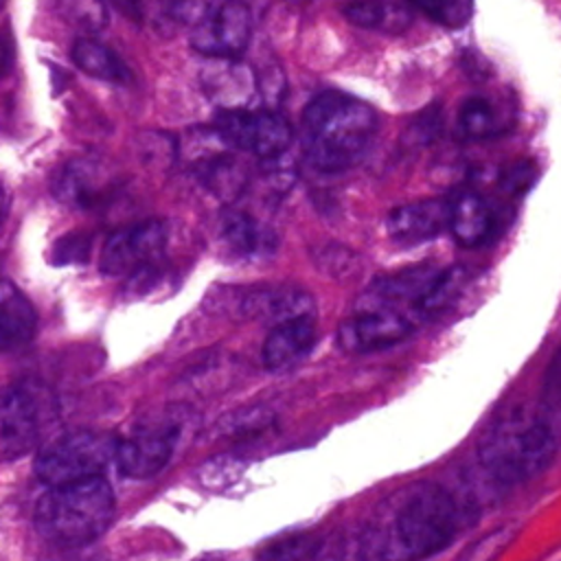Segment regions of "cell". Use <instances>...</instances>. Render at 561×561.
Here are the masks:
<instances>
[{
	"instance_id": "30bf717a",
	"label": "cell",
	"mask_w": 561,
	"mask_h": 561,
	"mask_svg": "<svg viewBox=\"0 0 561 561\" xmlns=\"http://www.w3.org/2000/svg\"><path fill=\"white\" fill-rule=\"evenodd\" d=\"M178 423L156 421L131 430L118 440L116 465L131 480H147L160 473L171 460L178 445Z\"/></svg>"
},
{
	"instance_id": "484cf974",
	"label": "cell",
	"mask_w": 561,
	"mask_h": 561,
	"mask_svg": "<svg viewBox=\"0 0 561 561\" xmlns=\"http://www.w3.org/2000/svg\"><path fill=\"white\" fill-rule=\"evenodd\" d=\"M467 283V272L462 267H449V270H443L440 276L436 278L434 287L430 289V294L419 302L416 311L423 316V318H434L438 316L443 309H447L456 296L460 294V289L465 287Z\"/></svg>"
},
{
	"instance_id": "7c38bea8",
	"label": "cell",
	"mask_w": 561,
	"mask_h": 561,
	"mask_svg": "<svg viewBox=\"0 0 561 561\" xmlns=\"http://www.w3.org/2000/svg\"><path fill=\"white\" fill-rule=\"evenodd\" d=\"M252 37V18L245 2H219L213 13L191 28V46L204 57H239Z\"/></svg>"
},
{
	"instance_id": "5bb4252c",
	"label": "cell",
	"mask_w": 561,
	"mask_h": 561,
	"mask_svg": "<svg viewBox=\"0 0 561 561\" xmlns=\"http://www.w3.org/2000/svg\"><path fill=\"white\" fill-rule=\"evenodd\" d=\"M449 230V199H419L397 206L386 217V232L394 243L416 245Z\"/></svg>"
},
{
	"instance_id": "b9f144b4",
	"label": "cell",
	"mask_w": 561,
	"mask_h": 561,
	"mask_svg": "<svg viewBox=\"0 0 561 561\" xmlns=\"http://www.w3.org/2000/svg\"><path fill=\"white\" fill-rule=\"evenodd\" d=\"M11 59H13V44H11V35H4V48H2V72H9L11 68Z\"/></svg>"
},
{
	"instance_id": "603a6c76",
	"label": "cell",
	"mask_w": 561,
	"mask_h": 561,
	"mask_svg": "<svg viewBox=\"0 0 561 561\" xmlns=\"http://www.w3.org/2000/svg\"><path fill=\"white\" fill-rule=\"evenodd\" d=\"M70 57L75 66L85 72L88 77L101 79V81H114L123 83L129 79L127 66L116 57V53L92 37H79L72 44Z\"/></svg>"
},
{
	"instance_id": "e575fe53",
	"label": "cell",
	"mask_w": 561,
	"mask_h": 561,
	"mask_svg": "<svg viewBox=\"0 0 561 561\" xmlns=\"http://www.w3.org/2000/svg\"><path fill=\"white\" fill-rule=\"evenodd\" d=\"M438 131H440V107L432 105L423 114H419L414 121H410V125L403 134V140L414 142V145H425Z\"/></svg>"
},
{
	"instance_id": "8d00e7d4",
	"label": "cell",
	"mask_w": 561,
	"mask_h": 561,
	"mask_svg": "<svg viewBox=\"0 0 561 561\" xmlns=\"http://www.w3.org/2000/svg\"><path fill=\"white\" fill-rule=\"evenodd\" d=\"M543 399L548 408L561 412V344L557 346L554 355L550 357L546 379H543Z\"/></svg>"
},
{
	"instance_id": "4fadbf2b",
	"label": "cell",
	"mask_w": 561,
	"mask_h": 561,
	"mask_svg": "<svg viewBox=\"0 0 561 561\" xmlns=\"http://www.w3.org/2000/svg\"><path fill=\"white\" fill-rule=\"evenodd\" d=\"M199 83L221 112L245 110L259 90L256 75L237 57H206L199 66Z\"/></svg>"
},
{
	"instance_id": "ee69618b",
	"label": "cell",
	"mask_w": 561,
	"mask_h": 561,
	"mask_svg": "<svg viewBox=\"0 0 561 561\" xmlns=\"http://www.w3.org/2000/svg\"><path fill=\"white\" fill-rule=\"evenodd\" d=\"M289 4H302V2H307V0H287Z\"/></svg>"
},
{
	"instance_id": "f6af8a7d",
	"label": "cell",
	"mask_w": 561,
	"mask_h": 561,
	"mask_svg": "<svg viewBox=\"0 0 561 561\" xmlns=\"http://www.w3.org/2000/svg\"><path fill=\"white\" fill-rule=\"evenodd\" d=\"M239 2H245V4H248V2H250V0H239Z\"/></svg>"
},
{
	"instance_id": "74e56055",
	"label": "cell",
	"mask_w": 561,
	"mask_h": 561,
	"mask_svg": "<svg viewBox=\"0 0 561 561\" xmlns=\"http://www.w3.org/2000/svg\"><path fill=\"white\" fill-rule=\"evenodd\" d=\"M259 79V77H256ZM259 90L267 103H278L285 96V75L280 68H267L259 79Z\"/></svg>"
},
{
	"instance_id": "d590c367",
	"label": "cell",
	"mask_w": 561,
	"mask_h": 561,
	"mask_svg": "<svg viewBox=\"0 0 561 561\" xmlns=\"http://www.w3.org/2000/svg\"><path fill=\"white\" fill-rule=\"evenodd\" d=\"M70 13L85 28H101L107 24L105 0H70Z\"/></svg>"
},
{
	"instance_id": "d6986e66",
	"label": "cell",
	"mask_w": 561,
	"mask_h": 561,
	"mask_svg": "<svg viewBox=\"0 0 561 561\" xmlns=\"http://www.w3.org/2000/svg\"><path fill=\"white\" fill-rule=\"evenodd\" d=\"M449 232L465 245L476 248L493 232V210L476 191H460L449 199Z\"/></svg>"
},
{
	"instance_id": "9a60e30c",
	"label": "cell",
	"mask_w": 561,
	"mask_h": 561,
	"mask_svg": "<svg viewBox=\"0 0 561 561\" xmlns=\"http://www.w3.org/2000/svg\"><path fill=\"white\" fill-rule=\"evenodd\" d=\"M217 234L224 250L241 261L270 259L278 248L276 232L256 217L241 210L224 213L217 226Z\"/></svg>"
},
{
	"instance_id": "ba28073f",
	"label": "cell",
	"mask_w": 561,
	"mask_h": 561,
	"mask_svg": "<svg viewBox=\"0 0 561 561\" xmlns=\"http://www.w3.org/2000/svg\"><path fill=\"white\" fill-rule=\"evenodd\" d=\"M215 131L226 145L256 158H276L287 151L294 129L285 116L272 110H228L215 118Z\"/></svg>"
},
{
	"instance_id": "4316f807",
	"label": "cell",
	"mask_w": 561,
	"mask_h": 561,
	"mask_svg": "<svg viewBox=\"0 0 561 561\" xmlns=\"http://www.w3.org/2000/svg\"><path fill=\"white\" fill-rule=\"evenodd\" d=\"M412 7L445 28H462L473 15V0H412Z\"/></svg>"
},
{
	"instance_id": "4dcf8cb0",
	"label": "cell",
	"mask_w": 561,
	"mask_h": 561,
	"mask_svg": "<svg viewBox=\"0 0 561 561\" xmlns=\"http://www.w3.org/2000/svg\"><path fill=\"white\" fill-rule=\"evenodd\" d=\"M316 261L320 270H324L329 276H335V278L355 276L359 270V256L353 250L337 243H329L320 248L316 254Z\"/></svg>"
},
{
	"instance_id": "d4e9b609",
	"label": "cell",
	"mask_w": 561,
	"mask_h": 561,
	"mask_svg": "<svg viewBox=\"0 0 561 561\" xmlns=\"http://www.w3.org/2000/svg\"><path fill=\"white\" fill-rule=\"evenodd\" d=\"M324 539L318 533H291L259 548L256 561H316Z\"/></svg>"
},
{
	"instance_id": "1f68e13d",
	"label": "cell",
	"mask_w": 561,
	"mask_h": 561,
	"mask_svg": "<svg viewBox=\"0 0 561 561\" xmlns=\"http://www.w3.org/2000/svg\"><path fill=\"white\" fill-rule=\"evenodd\" d=\"M515 537V528L513 526H502L491 530L489 535H484L482 539H478L476 543H471L460 557L458 561H493Z\"/></svg>"
},
{
	"instance_id": "cb8c5ba5",
	"label": "cell",
	"mask_w": 561,
	"mask_h": 561,
	"mask_svg": "<svg viewBox=\"0 0 561 561\" xmlns=\"http://www.w3.org/2000/svg\"><path fill=\"white\" fill-rule=\"evenodd\" d=\"M197 178L202 184L215 193L217 197H234L243 186V169L230 153H215L210 158H202L197 164Z\"/></svg>"
},
{
	"instance_id": "f1b7e54d",
	"label": "cell",
	"mask_w": 561,
	"mask_h": 561,
	"mask_svg": "<svg viewBox=\"0 0 561 561\" xmlns=\"http://www.w3.org/2000/svg\"><path fill=\"white\" fill-rule=\"evenodd\" d=\"M274 421L272 410L254 405V408H243V410H234L228 416H224L217 425L219 434L237 438V436H252L259 432H265Z\"/></svg>"
},
{
	"instance_id": "2e32d148",
	"label": "cell",
	"mask_w": 561,
	"mask_h": 561,
	"mask_svg": "<svg viewBox=\"0 0 561 561\" xmlns=\"http://www.w3.org/2000/svg\"><path fill=\"white\" fill-rule=\"evenodd\" d=\"M318 331L313 313L274 324L263 342V364L270 370H287L300 364L316 346Z\"/></svg>"
},
{
	"instance_id": "52a82bcc",
	"label": "cell",
	"mask_w": 561,
	"mask_h": 561,
	"mask_svg": "<svg viewBox=\"0 0 561 561\" xmlns=\"http://www.w3.org/2000/svg\"><path fill=\"white\" fill-rule=\"evenodd\" d=\"M55 419V399L39 381H15L2 394L0 405V451L15 460L33 451Z\"/></svg>"
},
{
	"instance_id": "ac0fdd59",
	"label": "cell",
	"mask_w": 561,
	"mask_h": 561,
	"mask_svg": "<svg viewBox=\"0 0 561 561\" xmlns=\"http://www.w3.org/2000/svg\"><path fill=\"white\" fill-rule=\"evenodd\" d=\"M103 167L94 158H72L53 175V195L72 208H88L103 195Z\"/></svg>"
},
{
	"instance_id": "9c48e42d",
	"label": "cell",
	"mask_w": 561,
	"mask_h": 561,
	"mask_svg": "<svg viewBox=\"0 0 561 561\" xmlns=\"http://www.w3.org/2000/svg\"><path fill=\"white\" fill-rule=\"evenodd\" d=\"M169 226L162 219H145L114 230L101 252V272L107 276H134L160 265L167 250Z\"/></svg>"
},
{
	"instance_id": "7a4b0ae2",
	"label": "cell",
	"mask_w": 561,
	"mask_h": 561,
	"mask_svg": "<svg viewBox=\"0 0 561 561\" xmlns=\"http://www.w3.org/2000/svg\"><path fill=\"white\" fill-rule=\"evenodd\" d=\"M375 131L377 114L366 101L327 90L302 112V153L313 169L340 173L368 153Z\"/></svg>"
},
{
	"instance_id": "f546056e",
	"label": "cell",
	"mask_w": 561,
	"mask_h": 561,
	"mask_svg": "<svg viewBox=\"0 0 561 561\" xmlns=\"http://www.w3.org/2000/svg\"><path fill=\"white\" fill-rule=\"evenodd\" d=\"M370 550L364 533L353 537H337L333 541H324L316 561H370Z\"/></svg>"
},
{
	"instance_id": "836d02e7",
	"label": "cell",
	"mask_w": 561,
	"mask_h": 561,
	"mask_svg": "<svg viewBox=\"0 0 561 561\" xmlns=\"http://www.w3.org/2000/svg\"><path fill=\"white\" fill-rule=\"evenodd\" d=\"M90 245L92 237L85 232H72L61 237L55 248H53V261L57 265H72V263H83L90 256Z\"/></svg>"
},
{
	"instance_id": "8fae6325",
	"label": "cell",
	"mask_w": 561,
	"mask_h": 561,
	"mask_svg": "<svg viewBox=\"0 0 561 561\" xmlns=\"http://www.w3.org/2000/svg\"><path fill=\"white\" fill-rule=\"evenodd\" d=\"M414 324L394 307H362L337 329V344L346 353H375L403 342Z\"/></svg>"
},
{
	"instance_id": "5b68a950",
	"label": "cell",
	"mask_w": 561,
	"mask_h": 561,
	"mask_svg": "<svg viewBox=\"0 0 561 561\" xmlns=\"http://www.w3.org/2000/svg\"><path fill=\"white\" fill-rule=\"evenodd\" d=\"M118 440L101 430H75L46 443L35 458V476L46 486L99 478L116 462Z\"/></svg>"
},
{
	"instance_id": "f35d334b",
	"label": "cell",
	"mask_w": 561,
	"mask_h": 561,
	"mask_svg": "<svg viewBox=\"0 0 561 561\" xmlns=\"http://www.w3.org/2000/svg\"><path fill=\"white\" fill-rule=\"evenodd\" d=\"M39 561H105L99 552H92L88 546L81 548H55V552L42 557Z\"/></svg>"
},
{
	"instance_id": "60d3db41",
	"label": "cell",
	"mask_w": 561,
	"mask_h": 561,
	"mask_svg": "<svg viewBox=\"0 0 561 561\" xmlns=\"http://www.w3.org/2000/svg\"><path fill=\"white\" fill-rule=\"evenodd\" d=\"M118 13H123L127 20L131 22H140L142 20V7L140 0H107Z\"/></svg>"
},
{
	"instance_id": "83f0119b",
	"label": "cell",
	"mask_w": 561,
	"mask_h": 561,
	"mask_svg": "<svg viewBox=\"0 0 561 561\" xmlns=\"http://www.w3.org/2000/svg\"><path fill=\"white\" fill-rule=\"evenodd\" d=\"M245 460L234 454H219L202 462L197 469V480L206 489H224L241 478L245 471Z\"/></svg>"
},
{
	"instance_id": "44dd1931",
	"label": "cell",
	"mask_w": 561,
	"mask_h": 561,
	"mask_svg": "<svg viewBox=\"0 0 561 561\" xmlns=\"http://www.w3.org/2000/svg\"><path fill=\"white\" fill-rule=\"evenodd\" d=\"M342 15L359 28L383 35H401L412 24L410 7L388 0H348L342 4Z\"/></svg>"
},
{
	"instance_id": "7402d4cb",
	"label": "cell",
	"mask_w": 561,
	"mask_h": 561,
	"mask_svg": "<svg viewBox=\"0 0 561 561\" xmlns=\"http://www.w3.org/2000/svg\"><path fill=\"white\" fill-rule=\"evenodd\" d=\"M513 116L486 96H469L458 112V129L465 138H491L511 127Z\"/></svg>"
},
{
	"instance_id": "d6a6232c",
	"label": "cell",
	"mask_w": 561,
	"mask_h": 561,
	"mask_svg": "<svg viewBox=\"0 0 561 561\" xmlns=\"http://www.w3.org/2000/svg\"><path fill=\"white\" fill-rule=\"evenodd\" d=\"M160 4L171 20L188 28L202 24L217 7V2L213 0H160Z\"/></svg>"
},
{
	"instance_id": "8992f818",
	"label": "cell",
	"mask_w": 561,
	"mask_h": 561,
	"mask_svg": "<svg viewBox=\"0 0 561 561\" xmlns=\"http://www.w3.org/2000/svg\"><path fill=\"white\" fill-rule=\"evenodd\" d=\"M206 309L221 318L274 327L285 320L313 313V298L296 285H228L208 294Z\"/></svg>"
},
{
	"instance_id": "ffe728a7",
	"label": "cell",
	"mask_w": 561,
	"mask_h": 561,
	"mask_svg": "<svg viewBox=\"0 0 561 561\" xmlns=\"http://www.w3.org/2000/svg\"><path fill=\"white\" fill-rule=\"evenodd\" d=\"M37 331V313L33 302L11 283L0 289V342L4 351L20 348L33 340Z\"/></svg>"
},
{
	"instance_id": "3957f363",
	"label": "cell",
	"mask_w": 561,
	"mask_h": 561,
	"mask_svg": "<svg viewBox=\"0 0 561 561\" xmlns=\"http://www.w3.org/2000/svg\"><path fill=\"white\" fill-rule=\"evenodd\" d=\"M557 451L550 423L528 410H511L497 416L484 432L478 460L493 484H515L541 473Z\"/></svg>"
},
{
	"instance_id": "277c9868",
	"label": "cell",
	"mask_w": 561,
	"mask_h": 561,
	"mask_svg": "<svg viewBox=\"0 0 561 561\" xmlns=\"http://www.w3.org/2000/svg\"><path fill=\"white\" fill-rule=\"evenodd\" d=\"M114 517V491L105 476L48 486L35 506V528L53 548L96 541Z\"/></svg>"
},
{
	"instance_id": "e0dca14e",
	"label": "cell",
	"mask_w": 561,
	"mask_h": 561,
	"mask_svg": "<svg viewBox=\"0 0 561 561\" xmlns=\"http://www.w3.org/2000/svg\"><path fill=\"white\" fill-rule=\"evenodd\" d=\"M440 272L443 270L432 265H419V267L401 270L397 274L379 276L366 294L368 298L366 307H394L401 302H410L416 309L419 302L434 287Z\"/></svg>"
},
{
	"instance_id": "6da1fadb",
	"label": "cell",
	"mask_w": 561,
	"mask_h": 561,
	"mask_svg": "<svg viewBox=\"0 0 561 561\" xmlns=\"http://www.w3.org/2000/svg\"><path fill=\"white\" fill-rule=\"evenodd\" d=\"M471 506L436 482H414L386 500L364 533L375 561H423L465 528Z\"/></svg>"
},
{
	"instance_id": "7bdbcfd3",
	"label": "cell",
	"mask_w": 561,
	"mask_h": 561,
	"mask_svg": "<svg viewBox=\"0 0 561 561\" xmlns=\"http://www.w3.org/2000/svg\"><path fill=\"white\" fill-rule=\"evenodd\" d=\"M202 561H237V559L230 557V554H208Z\"/></svg>"
},
{
	"instance_id": "ab89813d",
	"label": "cell",
	"mask_w": 561,
	"mask_h": 561,
	"mask_svg": "<svg viewBox=\"0 0 561 561\" xmlns=\"http://www.w3.org/2000/svg\"><path fill=\"white\" fill-rule=\"evenodd\" d=\"M533 178H535V173H533L530 164H515V167H511V169L504 173V180H502V182H504V186H506L508 191L522 193V191H526V188L530 186Z\"/></svg>"
}]
</instances>
